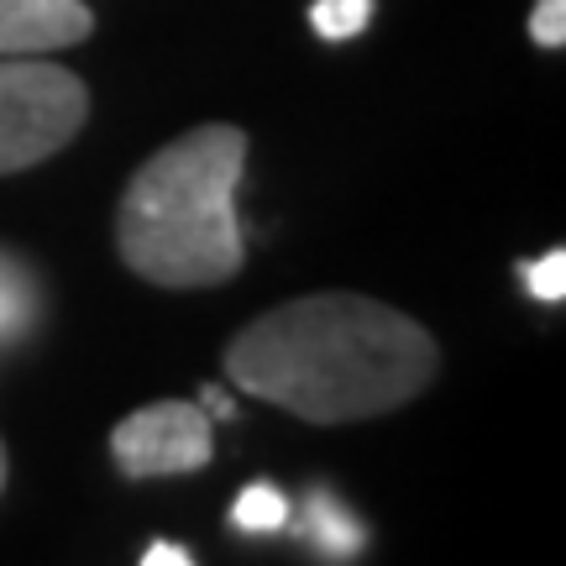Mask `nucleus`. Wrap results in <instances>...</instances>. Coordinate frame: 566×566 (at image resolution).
<instances>
[{
    "label": "nucleus",
    "instance_id": "4468645a",
    "mask_svg": "<svg viewBox=\"0 0 566 566\" xmlns=\"http://www.w3.org/2000/svg\"><path fill=\"white\" fill-rule=\"evenodd\" d=\"M0 488H6V446H0Z\"/></svg>",
    "mask_w": 566,
    "mask_h": 566
},
{
    "label": "nucleus",
    "instance_id": "423d86ee",
    "mask_svg": "<svg viewBox=\"0 0 566 566\" xmlns=\"http://www.w3.org/2000/svg\"><path fill=\"white\" fill-rule=\"evenodd\" d=\"M289 520H294V530L321 551L325 562H336V566L352 562V556L367 546V530L346 514V504L331 493V488H310V493H304V504H300V514H289Z\"/></svg>",
    "mask_w": 566,
    "mask_h": 566
},
{
    "label": "nucleus",
    "instance_id": "7ed1b4c3",
    "mask_svg": "<svg viewBox=\"0 0 566 566\" xmlns=\"http://www.w3.org/2000/svg\"><path fill=\"white\" fill-rule=\"evenodd\" d=\"M90 122V90L74 69L38 59H0V179L38 168Z\"/></svg>",
    "mask_w": 566,
    "mask_h": 566
},
{
    "label": "nucleus",
    "instance_id": "20e7f679",
    "mask_svg": "<svg viewBox=\"0 0 566 566\" xmlns=\"http://www.w3.org/2000/svg\"><path fill=\"white\" fill-rule=\"evenodd\" d=\"M111 457L132 483L147 478H184L200 472L216 457V430L210 415L189 399H158L147 409H132L116 430H111Z\"/></svg>",
    "mask_w": 566,
    "mask_h": 566
},
{
    "label": "nucleus",
    "instance_id": "9b49d317",
    "mask_svg": "<svg viewBox=\"0 0 566 566\" xmlns=\"http://www.w3.org/2000/svg\"><path fill=\"white\" fill-rule=\"evenodd\" d=\"M530 42L535 48H566V0H535V11H530Z\"/></svg>",
    "mask_w": 566,
    "mask_h": 566
},
{
    "label": "nucleus",
    "instance_id": "f257e3e1",
    "mask_svg": "<svg viewBox=\"0 0 566 566\" xmlns=\"http://www.w3.org/2000/svg\"><path fill=\"white\" fill-rule=\"evenodd\" d=\"M441 373V346L415 315L367 294H304L242 325L226 378L310 424L378 420L420 399Z\"/></svg>",
    "mask_w": 566,
    "mask_h": 566
},
{
    "label": "nucleus",
    "instance_id": "f8f14e48",
    "mask_svg": "<svg viewBox=\"0 0 566 566\" xmlns=\"http://www.w3.org/2000/svg\"><path fill=\"white\" fill-rule=\"evenodd\" d=\"M137 566H195V556H189L179 541H153V546L142 551Z\"/></svg>",
    "mask_w": 566,
    "mask_h": 566
},
{
    "label": "nucleus",
    "instance_id": "f03ea898",
    "mask_svg": "<svg viewBox=\"0 0 566 566\" xmlns=\"http://www.w3.org/2000/svg\"><path fill=\"white\" fill-rule=\"evenodd\" d=\"M247 147L242 126L210 122L142 163L116 205V252L126 273L158 289H221L242 273L247 237L237 189Z\"/></svg>",
    "mask_w": 566,
    "mask_h": 566
},
{
    "label": "nucleus",
    "instance_id": "0eeeda50",
    "mask_svg": "<svg viewBox=\"0 0 566 566\" xmlns=\"http://www.w3.org/2000/svg\"><path fill=\"white\" fill-rule=\"evenodd\" d=\"M42 321V283L17 252L0 247V346L27 342Z\"/></svg>",
    "mask_w": 566,
    "mask_h": 566
},
{
    "label": "nucleus",
    "instance_id": "1a4fd4ad",
    "mask_svg": "<svg viewBox=\"0 0 566 566\" xmlns=\"http://www.w3.org/2000/svg\"><path fill=\"white\" fill-rule=\"evenodd\" d=\"M367 21H373V0H315V6H310V27H315L325 42L363 38Z\"/></svg>",
    "mask_w": 566,
    "mask_h": 566
},
{
    "label": "nucleus",
    "instance_id": "ddd939ff",
    "mask_svg": "<svg viewBox=\"0 0 566 566\" xmlns=\"http://www.w3.org/2000/svg\"><path fill=\"white\" fill-rule=\"evenodd\" d=\"M200 399H205V415H231V399H226V394H221V388H205V394H200Z\"/></svg>",
    "mask_w": 566,
    "mask_h": 566
},
{
    "label": "nucleus",
    "instance_id": "39448f33",
    "mask_svg": "<svg viewBox=\"0 0 566 566\" xmlns=\"http://www.w3.org/2000/svg\"><path fill=\"white\" fill-rule=\"evenodd\" d=\"M95 32L84 0H0V59H38L80 48Z\"/></svg>",
    "mask_w": 566,
    "mask_h": 566
},
{
    "label": "nucleus",
    "instance_id": "6e6552de",
    "mask_svg": "<svg viewBox=\"0 0 566 566\" xmlns=\"http://www.w3.org/2000/svg\"><path fill=\"white\" fill-rule=\"evenodd\" d=\"M289 514H294V504H289L283 488L247 483L237 493V504H231V525L242 530V535H279V530H289Z\"/></svg>",
    "mask_w": 566,
    "mask_h": 566
},
{
    "label": "nucleus",
    "instance_id": "9d476101",
    "mask_svg": "<svg viewBox=\"0 0 566 566\" xmlns=\"http://www.w3.org/2000/svg\"><path fill=\"white\" fill-rule=\"evenodd\" d=\"M520 279H525L530 300L562 304L566 300V252H562V247H551L546 258H530V263H520Z\"/></svg>",
    "mask_w": 566,
    "mask_h": 566
}]
</instances>
